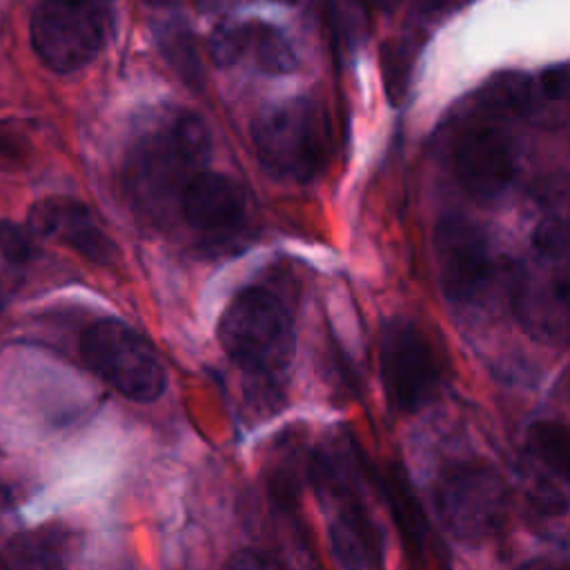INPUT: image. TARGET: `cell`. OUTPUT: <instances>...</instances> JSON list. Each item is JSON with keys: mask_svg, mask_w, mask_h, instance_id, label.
<instances>
[{"mask_svg": "<svg viewBox=\"0 0 570 570\" xmlns=\"http://www.w3.org/2000/svg\"><path fill=\"white\" fill-rule=\"evenodd\" d=\"M225 354L254 381L276 383L294 356V321L285 301L261 285L234 294L218 321Z\"/></svg>", "mask_w": 570, "mask_h": 570, "instance_id": "6da1fadb", "label": "cell"}, {"mask_svg": "<svg viewBox=\"0 0 570 570\" xmlns=\"http://www.w3.org/2000/svg\"><path fill=\"white\" fill-rule=\"evenodd\" d=\"M252 138L261 165L274 178L312 183L327 165V118L309 98H289L267 107L256 118Z\"/></svg>", "mask_w": 570, "mask_h": 570, "instance_id": "7a4b0ae2", "label": "cell"}, {"mask_svg": "<svg viewBox=\"0 0 570 570\" xmlns=\"http://www.w3.org/2000/svg\"><path fill=\"white\" fill-rule=\"evenodd\" d=\"M80 354L89 370L122 396L151 403L167 385V374L154 347L127 323L100 318L80 338Z\"/></svg>", "mask_w": 570, "mask_h": 570, "instance_id": "3957f363", "label": "cell"}, {"mask_svg": "<svg viewBox=\"0 0 570 570\" xmlns=\"http://www.w3.org/2000/svg\"><path fill=\"white\" fill-rule=\"evenodd\" d=\"M29 36L47 69L71 73L94 62L107 45L109 9L105 0H40Z\"/></svg>", "mask_w": 570, "mask_h": 570, "instance_id": "277c9868", "label": "cell"}, {"mask_svg": "<svg viewBox=\"0 0 570 570\" xmlns=\"http://www.w3.org/2000/svg\"><path fill=\"white\" fill-rule=\"evenodd\" d=\"M434 505L452 537L479 543L503 528L508 519V485L485 463H454L436 481Z\"/></svg>", "mask_w": 570, "mask_h": 570, "instance_id": "5b68a950", "label": "cell"}, {"mask_svg": "<svg viewBox=\"0 0 570 570\" xmlns=\"http://www.w3.org/2000/svg\"><path fill=\"white\" fill-rule=\"evenodd\" d=\"M512 307L537 341H570V254L532 249L510 269Z\"/></svg>", "mask_w": 570, "mask_h": 570, "instance_id": "8992f818", "label": "cell"}, {"mask_svg": "<svg viewBox=\"0 0 570 570\" xmlns=\"http://www.w3.org/2000/svg\"><path fill=\"white\" fill-rule=\"evenodd\" d=\"M379 365L387 401L399 412L414 414L436 401L441 392V365L416 323L403 316L383 323Z\"/></svg>", "mask_w": 570, "mask_h": 570, "instance_id": "52a82bcc", "label": "cell"}, {"mask_svg": "<svg viewBox=\"0 0 570 570\" xmlns=\"http://www.w3.org/2000/svg\"><path fill=\"white\" fill-rule=\"evenodd\" d=\"M434 254L439 285L448 301L456 305H479L499 285L501 267L488 236L470 220L450 216L436 225Z\"/></svg>", "mask_w": 570, "mask_h": 570, "instance_id": "ba28073f", "label": "cell"}, {"mask_svg": "<svg viewBox=\"0 0 570 570\" xmlns=\"http://www.w3.org/2000/svg\"><path fill=\"white\" fill-rule=\"evenodd\" d=\"M180 209L189 227L214 243H229L245 229L247 200L229 176L200 169L180 191Z\"/></svg>", "mask_w": 570, "mask_h": 570, "instance_id": "9c48e42d", "label": "cell"}, {"mask_svg": "<svg viewBox=\"0 0 570 570\" xmlns=\"http://www.w3.org/2000/svg\"><path fill=\"white\" fill-rule=\"evenodd\" d=\"M29 232L40 238H53L98 265H109L118 258L116 243L96 223L89 207L69 196H49L33 203Z\"/></svg>", "mask_w": 570, "mask_h": 570, "instance_id": "30bf717a", "label": "cell"}, {"mask_svg": "<svg viewBox=\"0 0 570 570\" xmlns=\"http://www.w3.org/2000/svg\"><path fill=\"white\" fill-rule=\"evenodd\" d=\"M454 171L472 198L501 196L514 178V154L508 136L488 125L468 129L454 149Z\"/></svg>", "mask_w": 570, "mask_h": 570, "instance_id": "8fae6325", "label": "cell"}, {"mask_svg": "<svg viewBox=\"0 0 570 570\" xmlns=\"http://www.w3.org/2000/svg\"><path fill=\"white\" fill-rule=\"evenodd\" d=\"M325 510H330L327 537L334 559L343 570H370L381 559L379 530L372 523L358 485L338 488L318 494Z\"/></svg>", "mask_w": 570, "mask_h": 570, "instance_id": "7c38bea8", "label": "cell"}, {"mask_svg": "<svg viewBox=\"0 0 570 570\" xmlns=\"http://www.w3.org/2000/svg\"><path fill=\"white\" fill-rule=\"evenodd\" d=\"M539 220L532 232V249L570 254V176H550L537 185Z\"/></svg>", "mask_w": 570, "mask_h": 570, "instance_id": "4fadbf2b", "label": "cell"}, {"mask_svg": "<svg viewBox=\"0 0 570 570\" xmlns=\"http://www.w3.org/2000/svg\"><path fill=\"white\" fill-rule=\"evenodd\" d=\"M381 488H383V494L387 499V503L392 505V514L399 523V528L403 530V537L410 546L414 548H423V541H425V532H428V523H425V517H423V510L416 501V497L412 494V488L410 483L405 481V474L401 468L392 465L383 479H381Z\"/></svg>", "mask_w": 570, "mask_h": 570, "instance_id": "5bb4252c", "label": "cell"}, {"mask_svg": "<svg viewBox=\"0 0 570 570\" xmlns=\"http://www.w3.org/2000/svg\"><path fill=\"white\" fill-rule=\"evenodd\" d=\"M530 454L552 474L570 483V428L557 421H537L528 428Z\"/></svg>", "mask_w": 570, "mask_h": 570, "instance_id": "9a60e30c", "label": "cell"}, {"mask_svg": "<svg viewBox=\"0 0 570 570\" xmlns=\"http://www.w3.org/2000/svg\"><path fill=\"white\" fill-rule=\"evenodd\" d=\"M11 570H62V541L56 532H29L9 541Z\"/></svg>", "mask_w": 570, "mask_h": 570, "instance_id": "2e32d148", "label": "cell"}, {"mask_svg": "<svg viewBox=\"0 0 570 570\" xmlns=\"http://www.w3.org/2000/svg\"><path fill=\"white\" fill-rule=\"evenodd\" d=\"M256 65L269 76H283L294 71L296 53L281 29L267 22H252V45Z\"/></svg>", "mask_w": 570, "mask_h": 570, "instance_id": "e0dca14e", "label": "cell"}, {"mask_svg": "<svg viewBox=\"0 0 570 570\" xmlns=\"http://www.w3.org/2000/svg\"><path fill=\"white\" fill-rule=\"evenodd\" d=\"M414 58H416V47L405 38L387 40L381 47V78H383V89L387 94V100L392 105H399L407 94Z\"/></svg>", "mask_w": 570, "mask_h": 570, "instance_id": "ac0fdd59", "label": "cell"}, {"mask_svg": "<svg viewBox=\"0 0 570 570\" xmlns=\"http://www.w3.org/2000/svg\"><path fill=\"white\" fill-rule=\"evenodd\" d=\"M566 107H570V65L550 67L537 80H530V114L559 116Z\"/></svg>", "mask_w": 570, "mask_h": 570, "instance_id": "d6986e66", "label": "cell"}, {"mask_svg": "<svg viewBox=\"0 0 570 570\" xmlns=\"http://www.w3.org/2000/svg\"><path fill=\"white\" fill-rule=\"evenodd\" d=\"M174 149L180 154V158L194 169L198 171L203 167V163L207 160L209 156V149H212V142H209V131L203 122L200 116L196 114H180L169 131H167Z\"/></svg>", "mask_w": 570, "mask_h": 570, "instance_id": "ffe728a7", "label": "cell"}, {"mask_svg": "<svg viewBox=\"0 0 570 570\" xmlns=\"http://www.w3.org/2000/svg\"><path fill=\"white\" fill-rule=\"evenodd\" d=\"M252 45V22H223L209 36V56L218 67L236 65Z\"/></svg>", "mask_w": 570, "mask_h": 570, "instance_id": "44dd1931", "label": "cell"}, {"mask_svg": "<svg viewBox=\"0 0 570 570\" xmlns=\"http://www.w3.org/2000/svg\"><path fill=\"white\" fill-rule=\"evenodd\" d=\"M163 51L169 65L180 73L185 82L191 87H200L203 82V71H200V60L198 51L191 42V36L187 31H171L163 36Z\"/></svg>", "mask_w": 570, "mask_h": 570, "instance_id": "7402d4cb", "label": "cell"}, {"mask_svg": "<svg viewBox=\"0 0 570 570\" xmlns=\"http://www.w3.org/2000/svg\"><path fill=\"white\" fill-rule=\"evenodd\" d=\"M36 254L33 234L13 220H0V258L11 265H22Z\"/></svg>", "mask_w": 570, "mask_h": 570, "instance_id": "603a6c76", "label": "cell"}, {"mask_svg": "<svg viewBox=\"0 0 570 570\" xmlns=\"http://www.w3.org/2000/svg\"><path fill=\"white\" fill-rule=\"evenodd\" d=\"M225 570H283V566L274 557L247 548L232 554L225 563Z\"/></svg>", "mask_w": 570, "mask_h": 570, "instance_id": "cb8c5ba5", "label": "cell"}, {"mask_svg": "<svg viewBox=\"0 0 570 570\" xmlns=\"http://www.w3.org/2000/svg\"><path fill=\"white\" fill-rule=\"evenodd\" d=\"M514 570H570V559H554V557H539L521 563Z\"/></svg>", "mask_w": 570, "mask_h": 570, "instance_id": "d4e9b609", "label": "cell"}, {"mask_svg": "<svg viewBox=\"0 0 570 570\" xmlns=\"http://www.w3.org/2000/svg\"><path fill=\"white\" fill-rule=\"evenodd\" d=\"M191 4L203 13H214L232 4V0H191Z\"/></svg>", "mask_w": 570, "mask_h": 570, "instance_id": "484cf974", "label": "cell"}, {"mask_svg": "<svg viewBox=\"0 0 570 570\" xmlns=\"http://www.w3.org/2000/svg\"><path fill=\"white\" fill-rule=\"evenodd\" d=\"M361 2H365L370 7H376V9H390L396 0H361Z\"/></svg>", "mask_w": 570, "mask_h": 570, "instance_id": "4316f807", "label": "cell"}, {"mask_svg": "<svg viewBox=\"0 0 570 570\" xmlns=\"http://www.w3.org/2000/svg\"><path fill=\"white\" fill-rule=\"evenodd\" d=\"M274 2H281V4H296L298 0H274Z\"/></svg>", "mask_w": 570, "mask_h": 570, "instance_id": "83f0119b", "label": "cell"}]
</instances>
